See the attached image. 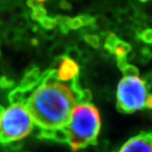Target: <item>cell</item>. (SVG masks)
Here are the masks:
<instances>
[{"label": "cell", "mask_w": 152, "mask_h": 152, "mask_svg": "<svg viewBox=\"0 0 152 152\" xmlns=\"http://www.w3.org/2000/svg\"><path fill=\"white\" fill-rule=\"evenodd\" d=\"M75 106V96L69 87L50 81L39 86L26 105L41 129L64 128Z\"/></svg>", "instance_id": "1"}, {"label": "cell", "mask_w": 152, "mask_h": 152, "mask_svg": "<svg viewBox=\"0 0 152 152\" xmlns=\"http://www.w3.org/2000/svg\"><path fill=\"white\" fill-rule=\"evenodd\" d=\"M102 126L98 109L91 103L79 104L71 113L65 129L74 151L96 144Z\"/></svg>", "instance_id": "2"}, {"label": "cell", "mask_w": 152, "mask_h": 152, "mask_svg": "<svg viewBox=\"0 0 152 152\" xmlns=\"http://www.w3.org/2000/svg\"><path fill=\"white\" fill-rule=\"evenodd\" d=\"M33 128L34 121L26 105H11L0 115V142L19 141L30 134Z\"/></svg>", "instance_id": "3"}, {"label": "cell", "mask_w": 152, "mask_h": 152, "mask_svg": "<svg viewBox=\"0 0 152 152\" xmlns=\"http://www.w3.org/2000/svg\"><path fill=\"white\" fill-rule=\"evenodd\" d=\"M148 87L140 77H124L117 91L118 108L122 113H132L145 107Z\"/></svg>", "instance_id": "4"}, {"label": "cell", "mask_w": 152, "mask_h": 152, "mask_svg": "<svg viewBox=\"0 0 152 152\" xmlns=\"http://www.w3.org/2000/svg\"><path fill=\"white\" fill-rule=\"evenodd\" d=\"M151 134L142 132L129 139L118 152H151Z\"/></svg>", "instance_id": "5"}, {"label": "cell", "mask_w": 152, "mask_h": 152, "mask_svg": "<svg viewBox=\"0 0 152 152\" xmlns=\"http://www.w3.org/2000/svg\"><path fill=\"white\" fill-rule=\"evenodd\" d=\"M58 69H55V77L61 81H69L78 75L80 68L78 64L67 57L60 58Z\"/></svg>", "instance_id": "6"}, {"label": "cell", "mask_w": 152, "mask_h": 152, "mask_svg": "<svg viewBox=\"0 0 152 152\" xmlns=\"http://www.w3.org/2000/svg\"><path fill=\"white\" fill-rule=\"evenodd\" d=\"M40 80V71L37 67H34L28 71L23 77L20 87L26 91H32L36 86H38Z\"/></svg>", "instance_id": "7"}, {"label": "cell", "mask_w": 152, "mask_h": 152, "mask_svg": "<svg viewBox=\"0 0 152 152\" xmlns=\"http://www.w3.org/2000/svg\"><path fill=\"white\" fill-rule=\"evenodd\" d=\"M39 137L42 139L53 140L60 143L69 142V135L65 129V127L56 129H41Z\"/></svg>", "instance_id": "8"}, {"label": "cell", "mask_w": 152, "mask_h": 152, "mask_svg": "<svg viewBox=\"0 0 152 152\" xmlns=\"http://www.w3.org/2000/svg\"><path fill=\"white\" fill-rule=\"evenodd\" d=\"M32 94V91H26L20 87L15 88L9 94V101L12 105L26 103Z\"/></svg>", "instance_id": "9"}, {"label": "cell", "mask_w": 152, "mask_h": 152, "mask_svg": "<svg viewBox=\"0 0 152 152\" xmlns=\"http://www.w3.org/2000/svg\"><path fill=\"white\" fill-rule=\"evenodd\" d=\"M12 26L14 27V31H15L16 32L24 31L25 30H26V28L29 26V20L27 17L26 15L14 17L12 20Z\"/></svg>", "instance_id": "10"}, {"label": "cell", "mask_w": 152, "mask_h": 152, "mask_svg": "<svg viewBox=\"0 0 152 152\" xmlns=\"http://www.w3.org/2000/svg\"><path fill=\"white\" fill-rule=\"evenodd\" d=\"M131 51V46L128 42H125L123 41H120L116 45L114 48L113 53L116 54L118 58H126L127 54Z\"/></svg>", "instance_id": "11"}, {"label": "cell", "mask_w": 152, "mask_h": 152, "mask_svg": "<svg viewBox=\"0 0 152 152\" xmlns=\"http://www.w3.org/2000/svg\"><path fill=\"white\" fill-rule=\"evenodd\" d=\"M68 48L64 44L58 43L53 46L50 50V55L54 58H62L66 57Z\"/></svg>", "instance_id": "12"}, {"label": "cell", "mask_w": 152, "mask_h": 152, "mask_svg": "<svg viewBox=\"0 0 152 152\" xmlns=\"http://www.w3.org/2000/svg\"><path fill=\"white\" fill-rule=\"evenodd\" d=\"M119 42L118 37L113 34V33H109L108 36L107 37L106 39V42H105V49L107 51H108L109 53H113L114 48L116 47V45L118 44V42Z\"/></svg>", "instance_id": "13"}, {"label": "cell", "mask_w": 152, "mask_h": 152, "mask_svg": "<svg viewBox=\"0 0 152 152\" xmlns=\"http://www.w3.org/2000/svg\"><path fill=\"white\" fill-rule=\"evenodd\" d=\"M76 100L80 104L90 103L92 99V94L89 89H83L76 96Z\"/></svg>", "instance_id": "14"}, {"label": "cell", "mask_w": 152, "mask_h": 152, "mask_svg": "<svg viewBox=\"0 0 152 152\" xmlns=\"http://www.w3.org/2000/svg\"><path fill=\"white\" fill-rule=\"evenodd\" d=\"M69 20H70L69 17L61 16V15H58V16L54 18L56 25L59 26L62 32L64 33V34L68 33L69 31Z\"/></svg>", "instance_id": "15"}, {"label": "cell", "mask_w": 152, "mask_h": 152, "mask_svg": "<svg viewBox=\"0 0 152 152\" xmlns=\"http://www.w3.org/2000/svg\"><path fill=\"white\" fill-rule=\"evenodd\" d=\"M39 22H40L41 26H42L46 31L54 30V28L56 27V26H57L54 19H53V18H51V17L48 16L44 17L43 19H42Z\"/></svg>", "instance_id": "16"}, {"label": "cell", "mask_w": 152, "mask_h": 152, "mask_svg": "<svg viewBox=\"0 0 152 152\" xmlns=\"http://www.w3.org/2000/svg\"><path fill=\"white\" fill-rule=\"evenodd\" d=\"M85 42L91 45L94 48H98L100 47V38L96 35L93 34H87L85 36Z\"/></svg>", "instance_id": "17"}, {"label": "cell", "mask_w": 152, "mask_h": 152, "mask_svg": "<svg viewBox=\"0 0 152 152\" xmlns=\"http://www.w3.org/2000/svg\"><path fill=\"white\" fill-rule=\"evenodd\" d=\"M13 15L11 13V10L8 9H3L0 10V23L2 24H8L12 22L13 20Z\"/></svg>", "instance_id": "18"}, {"label": "cell", "mask_w": 152, "mask_h": 152, "mask_svg": "<svg viewBox=\"0 0 152 152\" xmlns=\"http://www.w3.org/2000/svg\"><path fill=\"white\" fill-rule=\"evenodd\" d=\"M46 16H47V10L44 7H39V8L32 10L31 18L34 20L40 21L42 19H43L44 17Z\"/></svg>", "instance_id": "19"}, {"label": "cell", "mask_w": 152, "mask_h": 152, "mask_svg": "<svg viewBox=\"0 0 152 152\" xmlns=\"http://www.w3.org/2000/svg\"><path fill=\"white\" fill-rule=\"evenodd\" d=\"M122 72L124 73V77H139V75H140L139 69L135 66L131 65V64H128L122 70Z\"/></svg>", "instance_id": "20"}, {"label": "cell", "mask_w": 152, "mask_h": 152, "mask_svg": "<svg viewBox=\"0 0 152 152\" xmlns=\"http://www.w3.org/2000/svg\"><path fill=\"white\" fill-rule=\"evenodd\" d=\"M139 38L145 42V43H151L152 42V31L151 29H145L142 31L141 32L138 34Z\"/></svg>", "instance_id": "21"}, {"label": "cell", "mask_w": 152, "mask_h": 152, "mask_svg": "<svg viewBox=\"0 0 152 152\" xmlns=\"http://www.w3.org/2000/svg\"><path fill=\"white\" fill-rule=\"evenodd\" d=\"M66 57L69 59L76 62V60L80 59V52L76 48H68V51L66 53Z\"/></svg>", "instance_id": "22"}, {"label": "cell", "mask_w": 152, "mask_h": 152, "mask_svg": "<svg viewBox=\"0 0 152 152\" xmlns=\"http://www.w3.org/2000/svg\"><path fill=\"white\" fill-rule=\"evenodd\" d=\"M80 19L81 20L82 26H94L95 24V18L91 15H80Z\"/></svg>", "instance_id": "23"}, {"label": "cell", "mask_w": 152, "mask_h": 152, "mask_svg": "<svg viewBox=\"0 0 152 152\" xmlns=\"http://www.w3.org/2000/svg\"><path fill=\"white\" fill-rule=\"evenodd\" d=\"M82 26V23L80 17H75V18H70L69 21V30H77Z\"/></svg>", "instance_id": "24"}, {"label": "cell", "mask_w": 152, "mask_h": 152, "mask_svg": "<svg viewBox=\"0 0 152 152\" xmlns=\"http://www.w3.org/2000/svg\"><path fill=\"white\" fill-rule=\"evenodd\" d=\"M25 8L23 7L20 4H17L15 5L11 10V13L13 15L14 17H17V16H22V15H25Z\"/></svg>", "instance_id": "25"}, {"label": "cell", "mask_w": 152, "mask_h": 152, "mask_svg": "<svg viewBox=\"0 0 152 152\" xmlns=\"http://www.w3.org/2000/svg\"><path fill=\"white\" fill-rule=\"evenodd\" d=\"M14 86V81L10 80L9 79H7L6 77H1L0 78V87L1 88H4V89H8V88H11Z\"/></svg>", "instance_id": "26"}, {"label": "cell", "mask_w": 152, "mask_h": 152, "mask_svg": "<svg viewBox=\"0 0 152 152\" xmlns=\"http://www.w3.org/2000/svg\"><path fill=\"white\" fill-rule=\"evenodd\" d=\"M44 4H45V2L42 1V0H29L26 3L28 7H30L32 10L39 8V7H43Z\"/></svg>", "instance_id": "27"}, {"label": "cell", "mask_w": 152, "mask_h": 152, "mask_svg": "<svg viewBox=\"0 0 152 152\" xmlns=\"http://www.w3.org/2000/svg\"><path fill=\"white\" fill-rule=\"evenodd\" d=\"M5 39L8 42H14L17 40V32L14 30H10L5 33Z\"/></svg>", "instance_id": "28"}, {"label": "cell", "mask_w": 152, "mask_h": 152, "mask_svg": "<svg viewBox=\"0 0 152 152\" xmlns=\"http://www.w3.org/2000/svg\"><path fill=\"white\" fill-rule=\"evenodd\" d=\"M91 57V54L89 51L87 50H84L80 52V59H81L83 62H86L88 60H90Z\"/></svg>", "instance_id": "29"}, {"label": "cell", "mask_w": 152, "mask_h": 152, "mask_svg": "<svg viewBox=\"0 0 152 152\" xmlns=\"http://www.w3.org/2000/svg\"><path fill=\"white\" fill-rule=\"evenodd\" d=\"M44 36L47 38H53L55 36V31L54 30H51V31H46L44 33Z\"/></svg>", "instance_id": "30"}, {"label": "cell", "mask_w": 152, "mask_h": 152, "mask_svg": "<svg viewBox=\"0 0 152 152\" xmlns=\"http://www.w3.org/2000/svg\"><path fill=\"white\" fill-rule=\"evenodd\" d=\"M151 105H152V100H151V96L149 95L146 98V101H145V107L147 108L151 109Z\"/></svg>", "instance_id": "31"}, {"label": "cell", "mask_w": 152, "mask_h": 152, "mask_svg": "<svg viewBox=\"0 0 152 152\" xmlns=\"http://www.w3.org/2000/svg\"><path fill=\"white\" fill-rule=\"evenodd\" d=\"M60 6H61V8H62V9H64V10H70L71 9L70 4H69V3H68V2H66V1L62 2V3L60 4Z\"/></svg>", "instance_id": "32"}, {"label": "cell", "mask_w": 152, "mask_h": 152, "mask_svg": "<svg viewBox=\"0 0 152 152\" xmlns=\"http://www.w3.org/2000/svg\"><path fill=\"white\" fill-rule=\"evenodd\" d=\"M31 42H32V45H34V46H37L38 45V41L37 39H33Z\"/></svg>", "instance_id": "33"}, {"label": "cell", "mask_w": 152, "mask_h": 152, "mask_svg": "<svg viewBox=\"0 0 152 152\" xmlns=\"http://www.w3.org/2000/svg\"><path fill=\"white\" fill-rule=\"evenodd\" d=\"M4 107H3V106L0 104V115L2 114V113H3V112H4Z\"/></svg>", "instance_id": "34"}]
</instances>
